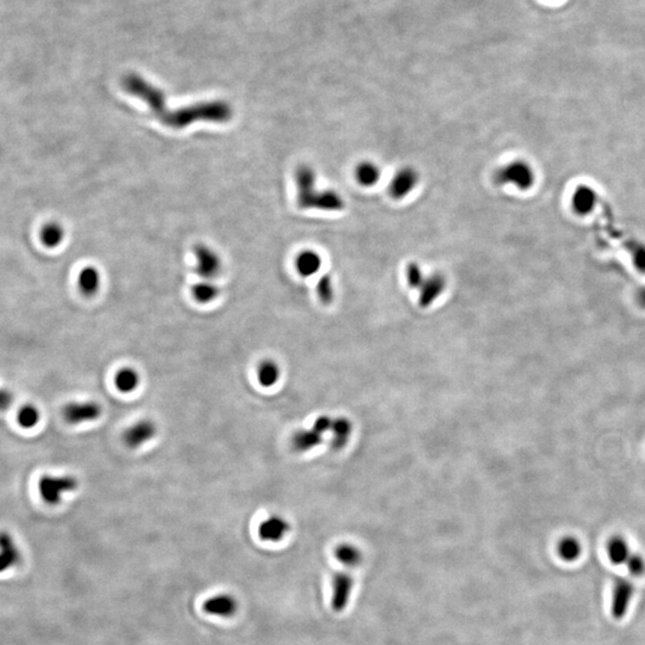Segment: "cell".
Instances as JSON below:
<instances>
[{
  "mask_svg": "<svg viewBox=\"0 0 645 645\" xmlns=\"http://www.w3.org/2000/svg\"><path fill=\"white\" fill-rule=\"evenodd\" d=\"M114 383L121 393H132L140 385V374L132 367H123L116 372Z\"/></svg>",
  "mask_w": 645,
  "mask_h": 645,
  "instance_id": "2e32d148",
  "label": "cell"
},
{
  "mask_svg": "<svg viewBox=\"0 0 645 645\" xmlns=\"http://www.w3.org/2000/svg\"><path fill=\"white\" fill-rule=\"evenodd\" d=\"M625 566H628L633 576H641L645 572V561L639 554H631Z\"/></svg>",
  "mask_w": 645,
  "mask_h": 645,
  "instance_id": "f1b7e54d",
  "label": "cell"
},
{
  "mask_svg": "<svg viewBox=\"0 0 645 645\" xmlns=\"http://www.w3.org/2000/svg\"><path fill=\"white\" fill-rule=\"evenodd\" d=\"M63 236H65V232H63V227L56 222L48 224L42 229V243L48 248L60 245V243L63 241Z\"/></svg>",
  "mask_w": 645,
  "mask_h": 645,
  "instance_id": "484cf974",
  "label": "cell"
},
{
  "mask_svg": "<svg viewBox=\"0 0 645 645\" xmlns=\"http://www.w3.org/2000/svg\"><path fill=\"white\" fill-rule=\"evenodd\" d=\"M40 418H41L40 410L35 405H31V404L23 405L20 409L18 415H17L18 423H20L22 428L24 429H31L36 427L38 422H40Z\"/></svg>",
  "mask_w": 645,
  "mask_h": 645,
  "instance_id": "d4e9b609",
  "label": "cell"
},
{
  "mask_svg": "<svg viewBox=\"0 0 645 645\" xmlns=\"http://www.w3.org/2000/svg\"><path fill=\"white\" fill-rule=\"evenodd\" d=\"M333 418H330L329 416H319L314 420V425H313V429L318 432V433L323 434L326 433L331 430V425H333Z\"/></svg>",
  "mask_w": 645,
  "mask_h": 645,
  "instance_id": "f546056e",
  "label": "cell"
},
{
  "mask_svg": "<svg viewBox=\"0 0 645 645\" xmlns=\"http://www.w3.org/2000/svg\"><path fill=\"white\" fill-rule=\"evenodd\" d=\"M281 375L279 365L274 360H263L257 367L258 383L263 387L274 386L278 383Z\"/></svg>",
  "mask_w": 645,
  "mask_h": 645,
  "instance_id": "ffe728a7",
  "label": "cell"
},
{
  "mask_svg": "<svg viewBox=\"0 0 645 645\" xmlns=\"http://www.w3.org/2000/svg\"><path fill=\"white\" fill-rule=\"evenodd\" d=\"M196 273L204 279H213L220 271V258L214 251L204 245L195 248Z\"/></svg>",
  "mask_w": 645,
  "mask_h": 645,
  "instance_id": "30bf717a",
  "label": "cell"
},
{
  "mask_svg": "<svg viewBox=\"0 0 645 645\" xmlns=\"http://www.w3.org/2000/svg\"><path fill=\"white\" fill-rule=\"evenodd\" d=\"M633 584L626 579H616L613 588L612 616L614 619H623L629 609V605L632 599Z\"/></svg>",
  "mask_w": 645,
  "mask_h": 645,
  "instance_id": "9c48e42d",
  "label": "cell"
},
{
  "mask_svg": "<svg viewBox=\"0 0 645 645\" xmlns=\"http://www.w3.org/2000/svg\"><path fill=\"white\" fill-rule=\"evenodd\" d=\"M418 181L420 175L413 167H403L392 179L388 187V194L395 200H402L416 188Z\"/></svg>",
  "mask_w": 645,
  "mask_h": 645,
  "instance_id": "8992f818",
  "label": "cell"
},
{
  "mask_svg": "<svg viewBox=\"0 0 645 645\" xmlns=\"http://www.w3.org/2000/svg\"><path fill=\"white\" fill-rule=\"evenodd\" d=\"M494 181L499 185L514 184L520 189H527L533 183L532 170L524 162H509L495 171Z\"/></svg>",
  "mask_w": 645,
  "mask_h": 645,
  "instance_id": "3957f363",
  "label": "cell"
},
{
  "mask_svg": "<svg viewBox=\"0 0 645 645\" xmlns=\"http://www.w3.org/2000/svg\"><path fill=\"white\" fill-rule=\"evenodd\" d=\"M298 204L300 208H316L325 212H340L346 202L335 190H316V172L306 164L300 165L296 172Z\"/></svg>",
  "mask_w": 645,
  "mask_h": 645,
  "instance_id": "6da1fadb",
  "label": "cell"
},
{
  "mask_svg": "<svg viewBox=\"0 0 645 645\" xmlns=\"http://www.w3.org/2000/svg\"><path fill=\"white\" fill-rule=\"evenodd\" d=\"M641 301H642V304H643V306H645V293H643V294H642Z\"/></svg>",
  "mask_w": 645,
  "mask_h": 645,
  "instance_id": "1f68e13d",
  "label": "cell"
},
{
  "mask_svg": "<svg viewBox=\"0 0 645 645\" xmlns=\"http://www.w3.org/2000/svg\"><path fill=\"white\" fill-rule=\"evenodd\" d=\"M323 441L321 434L316 432L314 429H304V430H298L293 435L291 439V446L294 450L298 452H308L313 450L317 446H319Z\"/></svg>",
  "mask_w": 645,
  "mask_h": 645,
  "instance_id": "9a60e30c",
  "label": "cell"
},
{
  "mask_svg": "<svg viewBox=\"0 0 645 645\" xmlns=\"http://www.w3.org/2000/svg\"><path fill=\"white\" fill-rule=\"evenodd\" d=\"M425 275L420 269V266L416 262L409 263L407 266V280L408 284L413 289H420V286L425 282Z\"/></svg>",
  "mask_w": 645,
  "mask_h": 645,
  "instance_id": "83f0119b",
  "label": "cell"
},
{
  "mask_svg": "<svg viewBox=\"0 0 645 645\" xmlns=\"http://www.w3.org/2000/svg\"><path fill=\"white\" fill-rule=\"evenodd\" d=\"M317 294L323 304L329 305L333 303L335 293H333V278L330 275H324L319 279L317 283Z\"/></svg>",
  "mask_w": 645,
  "mask_h": 645,
  "instance_id": "4316f807",
  "label": "cell"
},
{
  "mask_svg": "<svg viewBox=\"0 0 645 645\" xmlns=\"http://www.w3.org/2000/svg\"><path fill=\"white\" fill-rule=\"evenodd\" d=\"M335 557L343 566H356L363 562V554L356 546L351 544H341L335 549Z\"/></svg>",
  "mask_w": 645,
  "mask_h": 645,
  "instance_id": "7402d4cb",
  "label": "cell"
},
{
  "mask_svg": "<svg viewBox=\"0 0 645 645\" xmlns=\"http://www.w3.org/2000/svg\"><path fill=\"white\" fill-rule=\"evenodd\" d=\"M157 434V425L151 420H140L129 425L123 432V442L130 450H137L139 447L151 441Z\"/></svg>",
  "mask_w": 645,
  "mask_h": 645,
  "instance_id": "5b68a950",
  "label": "cell"
},
{
  "mask_svg": "<svg viewBox=\"0 0 645 645\" xmlns=\"http://www.w3.org/2000/svg\"><path fill=\"white\" fill-rule=\"evenodd\" d=\"M380 177H381V170L373 162H360L355 169V179L363 187H373L379 182Z\"/></svg>",
  "mask_w": 645,
  "mask_h": 645,
  "instance_id": "e0dca14e",
  "label": "cell"
},
{
  "mask_svg": "<svg viewBox=\"0 0 645 645\" xmlns=\"http://www.w3.org/2000/svg\"><path fill=\"white\" fill-rule=\"evenodd\" d=\"M194 299L200 304H208L215 300L219 296V288L212 282H201L195 284L192 289Z\"/></svg>",
  "mask_w": 645,
  "mask_h": 645,
  "instance_id": "cb8c5ba5",
  "label": "cell"
},
{
  "mask_svg": "<svg viewBox=\"0 0 645 645\" xmlns=\"http://www.w3.org/2000/svg\"><path fill=\"white\" fill-rule=\"evenodd\" d=\"M102 415V407L96 402H75L65 405L63 416L70 425H82L98 420Z\"/></svg>",
  "mask_w": 645,
  "mask_h": 645,
  "instance_id": "277c9868",
  "label": "cell"
},
{
  "mask_svg": "<svg viewBox=\"0 0 645 645\" xmlns=\"http://www.w3.org/2000/svg\"><path fill=\"white\" fill-rule=\"evenodd\" d=\"M21 561V554L13 537L6 532L0 533V572L16 566Z\"/></svg>",
  "mask_w": 645,
  "mask_h": 645,
  "instance_id": "4fadbf2b",
  "label": "cell"
},
{
  "mask_svg": "<svg viewBox=\"0 0 645 645\" xmlns=\"http://www.w3.org/2000/svg\"><path fill=\"white\" fill-rule=\"evenodd\" d=\"M607 554L613 564L621 566L629 559L631 551H630L628 541L625 540L624 538L621 536H614L608 541Z\"/></svg>",
  "mask_w": 645,
  "mask_h": 645,
  "instance_id": "ac0fdd59",
  "label": "cell"
},
{
  "mask_svg": "<svg viewBox=\"0 0 645 645\" xmlns=\"http://www.w3.org/2000/svg\"><path fill=\"white\" fill-rule=\"evenodd\" d=\"M354 587L353 576L347 572H338L333 576L331 607L335 612H342L349 602Z\"/></svg>",
  "mask_w": 645,
  "mask_h": 645,
  "instance_id": "52a82bcc",
  "label": "cell"
},
{
  "mask_svg": "<svg viewBox=\"0 0 645 645\" xmlns=\"http://www.w3.org/2000/svg\"><path fill=\"white\" fill-rule=\"evenodd\" d=\"M13 403V395L6 388H0V411L8 410Z\"/></svg>",
  "mask_w": 645,
  "mask_h": 645,
  "instance_id": "4dcf8cb0",
  "label": "cell"
},
{
  "mask_svg": "<svg viewBox=\"0 0 645 645\" xmlns=\"http://www.w3.org/2000/svg\"><path fill=\"white\" fill-rule=\"evenodd\" d=\"M558 554L566 562H575L581 556L582 546L576 538L566 537L558 542Z\"/></svg>",
  "mask_w": 645,
  "mask_h": 645,
  "instance_id": "603a6c76",
  "label": "cell"
},
{
  "mask_svg": "<svg viewBox=\"0 0 645 645\" xmlns=\"http://www.w3.org/2000/svg\"><path fill=\"white\" fill-rule=\"evenodd\" d=\"M296 271L303 278L317 274L321 268V257L317 251L304 250L296 258Z\"/></svg>",
  "mask_w": 645,
  "mask_h": 645,
  "instance_id": "5bb4252c",
  "label": "cell"
},
{
  "mask_svg": "<svg viewBox=\"0 0 645 645\" xmlns=\"http://www.w3.org/2000/svg\"><path fill=\"white\" fill-rule=\"evenodd\" d=\"M446 278L440 273L430 275L425 278V282L420 288V305L422 308H429L435 303V300L441 296L446 289Z\"/></svg>",
  "mask_w": 645,
  "mask_h": 645,
  "instance_id": "7c38bea8",
  "label": "cell"
},
{
  "mask_svg": "<svg viewBox=\"0 0 645 645\" xmlns=\"http://www.w3.org/2000/svg\"><path fill=\"white\" fill-rule=\"evenodd\" d=\"M204 612L218 618H231L238 611V601L234 595L220 593L213 595L202 605Z\"/></svg>",
  "mask_w": 645,
  "mask_h": 645,
  "instance_id": "ba28073f",
  "label": "cell"
},
{
  "mask_svg": "<svg viewBox=\"0 0 645 645\" xmlns=\"http://www.w3.org/2000/svg\"><path fill=\"white\" fill-rule=\"evenodd\" d=\"M289 532L288 521L280 515L266 517L258 526V536L263 541L279 542Z\"/></svg>",
  "mask_w": 645,
  "mask_h": 645,
  "instance_id": "8fae6325",
  "label": "cell"
},
{
  "mask_svg": "<svg viewBox=\"0 0 645 645\" xmlns=\"http://www.w3.org/2000/svg\"><path fill=\"white\" fill-rule=\"evenodd\" d=\"M78 480L73 476H42L38 480V492L42 500L50 506H58L67 492H75Z\"/></svg>",
  "mask_w": 645,
  "mask_h": 645,
  "instance_id": "7a4b0ae2",
  "label": "cell"
},
{
  "mask_svg": "<svg viewBox=\"0 0 645 645\" xmlns=\"http://www.w3.org/2000/svg\"><path fill=\"white\" fill-rule=\"evenodd\" d=\"M351 430H353V425H351V422L349 420H347L344 417L335 418L333 420V425H331V432L333 434L331 446H333V448H336V450L343 448L347 445L348 440H349Z\"/></svg>",
  "mask_w": 645,
  "mask_h": 645,
  "instance_id": "44dd1931",
  "label": "cell"
},
{
  "mask_svg": "<svg viewBox=\"0 0 645 645\" xmlns=\"http://www.w3.org/2000/svg\"><path fill=\"white\" fill-rule=\"evenodd\" d=\"M78 286L84 296H95L100 286V273L96 268L93 266L84 268L78 275Z\"/></svg>",
  "mask_w": 645,
  "mask_h": 645,
  "instance_id": "d6986e66",
  "label": "cell"
}]
</instances>
